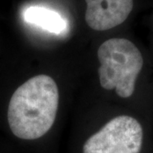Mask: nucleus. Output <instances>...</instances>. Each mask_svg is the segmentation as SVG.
<instances>
[{"mask_svg":"<svg viewBox=\"0 0 153 153\" xmlns=\"http://www.w3.org/2000/svg\"><path fill=\"white\" fill-rule=\"evenodd\" d=\"M59 89L48 75H38L17 88L8 107L11 132L20 139L33 140L46 134L55 123Z\"/></svg>","mask_w":153,"mask_h":153,"instance_id":"nucleus-1","label":"nucleus"},{"mask_svg":"<svg viewBox=\"0 0 153 153\" xmlns=\"http://www.w3.org/2000/svg\"><path fill=\"white\" fill-rule=\"evenodd\" d=\"M100 82L106 90L115 89L122 98H129L135 89L144 60L140 51L126 38H111L99 47Z\"/></svg>","mask_w":153,"mask_h":153,"instance_id":"nucleus-2","label":"nucleus"},{"mask_svg":"<svg viewBox=\"0 0 153 153\" xmlns=\"http://www.w3.org/2000/svg\"><path fill=\"white\" fill-rule=\"evenodd\" d=\"M143 128L134 117H116L89 137L82 153H140Z\"/></svg>","mask_w":153,"mask_h":153,"instance_id":"nucleus-3","label":"nucleus"},{"mask_svg":"<svg viewBox=\"0 0 153 153\" xmlns=\"http://www.w3.org/2000/svg\"><path fill=\"white\" fill-rule=\"evenodd\" d=\"M85 21L95 31H106L125 22L134 6L133 0H85Z\"/></svg>","mask_w":153,"mask_h":153,"instance_id":"nucleus-4","label":"nucleus"},{"mask_svg":"<svg viewBox=\"0 0 153 153\" xmlns=\"http://www.w3.org/2000/svg\"><path fill=\"white\" fill-rule=\"evenodd\" d=\"M26 22L34 24L53 33H60L66 22L58 13L44 7H30L24 13Z\"/></svg>","mask_w":153,"mask_h":153,"instance_id":"nucleus-5","label":"nucleus"}]
</instances>
